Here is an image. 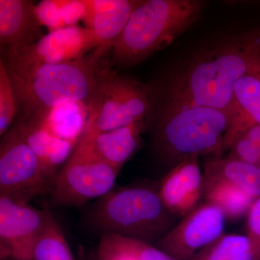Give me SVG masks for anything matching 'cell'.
I'll list each match as a JSON object with an SVG mask.
<instances>
[{
    "label": "cell",
    "mask_w": 260,
    "mask_h": 260,
    "mask_svg": "<svg viewBox=\"0 0 260 260\" xmlns=\"http://www.w3.org/2000/svg\"><path fill=\"white\" fill-rule=\"evenodd\" d=\"M260 73V30L223 39L202 51L168 84L167 100L230 113L239 80Z\"/></svg>",
    "instance_id": "6da1fadb"
},
{
    "label": "cell",
    "mask_w": 260,
    "mask_h": 260,
    "mask_svg": "<svg viewBox=\"0 0 260 260\" xmlns=\"http://www.w3.org/2000/svg\"><path fill=\"white\" fill-rule=\"evenodd\" d=\"M112 49V46L100 45L77 60L39 65L18 73L8 71L18 102L17 118L42 120L49 111L64 103L88 106Z\"/></svg>",
    "instance_id": "7a4b0ae2"
},
{
    "label": "cell",
    "mask_w": 260,
    "mask_h": 260,
    "mask_svg": "<svg viewBox=\"0 0 260 260\" xmlns=\"http://www.w3.org/2000/svg\"><path fill=\"white\" fill-rule=\"evenodd\" d=\"M155 148L168 161L178 162L191 156L223 153V140L232 115L225 111L167 100L150 109Z\"/></svg>",
    "instance_id": "3957f363"
},
{
    "label": "cell",
    "mask_w": 260,
    "mask_h": 260,
    "mask_svg": "<svg viewBox=\"0 0 260 260\" xmlns=\"http://www.w3.org/2000/svg\"><path fill=\"white\" fill-rule=\"evenodd\" d=\"M202 8L195 0L142 1L113 47L111 64L131 68L145 61L185 32Z\"/></svg>",
    "instance_id": "277c9868"
},
{
    "label": "cell",
    "mask_w": 260,
    "mask_h": 260,
    "mask_svg": "<svg viewBox=\"0 0 260 260\" xmlns=\"http://www.w3.org/2000/svg\"><path fill=\"white\" fill-rule=\"evenodd\" d=\"M172 214L159 189L137 185L113 189L97 200L85 215L90 229L152 244L172 229Z\"/></svg>",
    "instance_id": "5b68a950"
},
{
    "label": "cell",
    "mask_w": 260,
    "mask_h": 260,
    "mask_svg": "<svg viewBox=\"0 0 260 260\" xmlns=\"http://www.w3.org/2000/svg\"><path fill=\"white\" fill-rule=\"evenodd\" d=\"M112 66L109 61L101 72L89 103L88 122L79 141H88L104 132L146 121L150 112L148 87L118 74Z\"/></svg>",
    "instance_id": "8992f818"
},
{
    "label": "cell",
    "mask_w": 260,
    "mask_h": 260,
    "mask_svg": "<svg viewBox=\"0 0 260 260\" xmlns=\"http://www.w3.org/2000/svg\"><path fill=\"white\" fill-rule=\"evenodd\" d=\"M119 172L88 145L78 143L71 156L53 177L47 193L54 207H79L114 189Z\"/></svg>",
    "instance_id": "52a82bcc"
},
{
    "label": "cell",
    "mask_w": 260,
    "mask_h": 260,
    "mask_svg": "<svg viewBox=\"0 0 260 260\" xmlns=\"http://www.w3.org/2000/svg\"><path fill=\"white\" fill-rule=\"evenodd\" d=\"M49 182L39 157L12 126L0 143V196L28 203L46 194Z\"/></svg>",
    "instance_id": "ba28073f"
},
{
    "label": "cell",
    "mask_w": 260,
    "mask_h": 260,
    "mask_svg": "<svg viewBox=\"0 0 260 260\" xmlns=\"http://www.w3.org/2000/svg\"><path fill=\"white\" fill-rule=\"evenodd\" d=\"M100 46L91 30L77 25L49 32L31 45L1 56L8 72L77 60Z\"/></svg>",
    "instance_id": "9c48e42d"
},
{
    "label": "cell",
    "mask_w": 260,
    "mask_h": 260,
    "mask_svg": "<svg viewBox=\"0 0 260 260\" xmlns=\"http://www.w3.org/2000/svg\"><path fill=\"white\" fill-rule=\"evenodd\" d=\"M52 218L48 210L0 196L1 259L34 260L36 245Z\"/></svg>",
    "instance_id": "30bf717a"
},
{
    "label": "cell",
    "mask_w": 260,
    "mask_h": 260,
    "mask_svg": "<svg viewBox=\"0 0 260 260\" xmlns=\"http://www.w3.org/2000/svg\"><path fill=\"white\" fill-rule=\"evenodd\" d=\"M225 220L218 207L205 202L159 239L156 246L174 259L191 260L223 234Z\"/></svg>",
    "instance_id": "8fae6325"
},
{
    "label": "cell",
    "mask_w": 260,
    "mask_h": 260,
    "mask_svg": "<svg viewBox=\"0 0 260 260\" xmlns=\"http://www.w3.org/2000/svg\"><path fill=\"white\" fill-rule=\"evenodd\" d=\"M28 0H0V51L8 55L37 42L44 37Z\"/></svg>",
    "instance_id": "7c38bea8"
},
{
    "label": "cell",
    "mask_w": 260,
    "mask_h": 260,
    "mask_svg": "<svg viewBox=\"0 0 260 260\" xmlns=\"http://www.w3.org/2000/svg\"><path fill=\"white\" fill-rule=\"evenodd\" d=\"M198 159L191 156L178 162L159 186L162 202L174 215L186 216L199 205L204 178Z\"/></svg>",
    "instance_id": "4fadbf2b"
},
{
    "label": "cell",
    "mask_w": 260,
    "mask_h": 260,
    "mask_svg": "<svg viewBox=\"0 0 260 260\" xmlns=\"http://www.w3.org/2000/svg\"><path fill=\"white\" fill-rule=\"evenodd\" d=\"M85 28L93 32L100 45L114 47L132 13L141 0H84Z\"/></svg>",
    "instance_id": "5bb4252c"
},
{
    "label": "cell",
    "mask_w": 260,
    "mask_h": 260,
    "mask_svg": "<svg viewBox=\"0 0 260 260\" xmlns=\"http://www.w3.org/2000/svg\"><path fill=\"white\" fill-rule=\"evenodd\" d=\"M232 120L224 137L223 151L251 126L260 124V73L244 76L236 85L231 110Z\"/></svg>",
    "instance_id": "9a60e30c"
},
{
    "label": "cell",
    "mask_w": 260,
    "mask_h": 260,
    "mask_svg": "<svg viewBox=\"0 0 260 260\" xmlns=\"http://www.w3.org/2000/svg\"><path fill=\"white\" fill-rule=\"evenodd\" d=\"M146 121H138L95 135L88 141L78 143L88 145L99 158L120 172L141 143V135Z\"/></svg>",
    "instance_id": "2e32d148"
},
{
    "label": "cell",
    "mask_w": 260,
    "mask_h": 260,
    "mask_svg": "<svg viewBox=\"0 0 260 260\" xmlns=\"http://www.w3.org/2000/svg\"><path fill=\"white\" fill-rule=\"evenodd\" d=\"M99 260H177L150 243L116 235L102 234Z\"/></svg>",
    "instance_id": "e0dca14e"
},
{
    "label": "cell",
    "mask_w": 260,
    "mask_h": 260,
    "mask_svg": "<svg viewBox=\"0 0 260 260\" xmlns=\"http://www.w3.org/2000/svg\"><path fill=\"white\" fill-rule=\"evenodd\" d=\"M88 116L87 104L68 102L51 109L40 121L54 138L78 143L87 125Z\"/></svg>",
    "instance_id": "ac0fdd59"
},
{
    "label": "cell",
    "mask_w": 260,
    "mask_h": 260,
    "mask_svg": "<svg viewBox=\"0 0 260 260\" xmlns=\"http://www.w3.org/2000/svg\"><path fill=\"white\" fill-rule=\"evenodd\" d=\"M203 195L207 203L218 207L225 218L232 220L247 215L251 205L257 199L231 183L208 178H204L203 181Z\"/></svg>",
    "instance_id": "d6986e66"
},
{
    "label": "cell",
    "mask_w": 260,
    "mask_h": 260,
    "mask_svg": "<svg viewBox=\"0 0 260 260\" xmlns=\"http://www.w3.org/2000/svg\"><path fill=\"white\" fill-rule=\"evenodd\" d=\"M203 177L218 179L260 198V167L229 158H217L205 164Z\"/></svg>",
    "instance_id": "ffe728a7"
},
{
    "label": "cell",
    "mask_w": 260,
    "mask_h": 260,
    "mask_svg": "<svg viewBox=\"0 0 260 260\" xmlns=\"http://www.w3.org/2000/svg\"><path fill=\"white\" fill-rule=\"evenodd\" d=\"M191 260H260V244L248 235L223 233Z\"/></svg>",
    "instance_id": "44dd1931"
},
{
    "label": "cell",
    "mask_w": 260,
    "mask_h": 260,
    "mask_svg": "<svg viewBox=\"0 0 260 260\" xmlns=\"http://www.w3.org/2000/svg\"><path fill=\"white\" fill-rule=\"evenodd\" d=\"M34 260H75L64 232L53 217L38 241Z\"/></svg>",
    "instance_id": "7402d4cb"
},
{
    "label": "cell",
    "mask_w": 260,
    "mask_h": 260,
    "mask_svg": "<svg viewBox=\"0 0 260 260\" xmlns=\"http://www.w3.org/2000/svg\"><path fill=\"white\" fill-rule=\"evenodd\" d=\"M18 108L14 88L8 70L0 61V135L12 127L18 116Z\"/></svg>",
    "instance_id": "603a6c76"
},
{
    "label": "cell",
    "mask_w": 260,
    "mask_h": 260,
    "mask_svg": "<svg viewBox=\"0 0 260 260\" xmlns=\"http://www.w3.org/2000/svg\"><path fill=\"white\" fill-rule=\"evenodd\" d=\"M36 14L49 32L65 28L61 14V0H43L36 5Z\"/></svg>",
    "instance_id": "cb8c5ba5"
},
{
    "label": "cell",
    "mask_w": 260,
    "mask_h": 260,
    "mask_svg": "<svg viewBox=\"0 0 260 260\" xmlns=\"http://www.w3.org/2000/svg\"><path fill=\"white\" fill-rule=\"evenodd\" d=\"M227 158L260 167V150L242 135L234 140Z\"/></svg>",
    "instance_id": "d4e9b609"
},
{
    "label": "cell",
    "mask_w": 260,
    "mask_h": 260,
    "mask_svg": "<svg viewBox=\"0 0 260 260\" xmlns=\"http://www.w3.org/2000/svg\"><path fill=\"white\" fill-rule=\"evenodd\" d=\"M86 7L84 0H61V14L65 28L78 25L85 16Z\"/></svg>",
    "instance_id": "484cf974"
},
{
    "label": "cell",
    "mask_w": 260,
    "mask_h": 260,
    "mask_svg": "<svg viewBox=\"0 0 260 260\" xmlns=\"http://www.w3.org/2000/svg\"><path fill=\"white\" fill-rule=\"evenodd\" d=\"M246 229V235L260 244V198L255 200L248 212Z\"/></svg>",
    "instance_id": "4316f807"
},
{
    "label": "cell",
    "mask_w": 260,
    "mask_h": 260,
    "mask_svg": "<svg viewBox=\"0 0 260 260\" xmlns=\"http://www.w3.org/2000/svg\"><path fill=\"white\" fill-rule=\"evenodd\" d=\"M242 135L260 150V124L251 126Z\"/></svg>",
    "instance_id": "83f0119b"
},
{
    "label": "cell",
    "mask_w": 260,
    "mask_h": 260,
    "mask_svg": "<svg viewBox=\"0 0 260 260\" xmlns=\"http://www.w3.org/2000/svg\"><path fill=\"white\" fill-rule=\"evenodd\" d=\"M2 260H13V259H2Z\"/></svg>",
    "instance_id": "f1b7e54d"
}]
</instances>
